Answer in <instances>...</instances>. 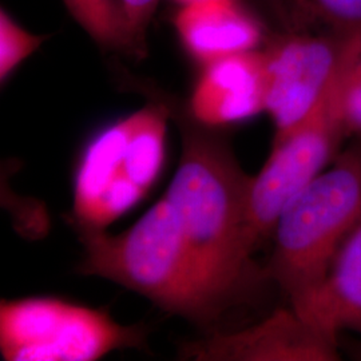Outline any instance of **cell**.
I'll return each instance as SVG.
<instances>
[{
  "mask_svg": "<svg viewBox=\"0 0 361 361\" xmlns=\"http://www.w3.org/2000/svg\"><path fill=\"white\" fill-rule=\"evenodd\" d=\"M207 126L182 128L180 165L165 193L207 288L225 310L246 285L255 247L247 231L253 177Z\"/></svg>",
  "mask_w": 361,
  "mask_h": 361,
  "instance_id": "1",
  "label": "cell"
},
{
  "mask_svg": "<svg viewBox=\"0 0 361 361\" xmlns=\"http://www.w3.org/2000/svg\"><path fill=\"white\" fill-rule=\"evenodd\" d=\"M78 229L85 246L80 273L123 285L198 325H209L224 310L198 269L166 195L123 233Z\"/></svg>",
  "mask_w": 361,
  "mask_h": 361,
  "instance_id": "2",
  "label": "cell"
},
{
  "mask_svg": "<svg viewBox=\"0 0 361 361\" xmlns=\"http://www.w3.org/2000/svg\"><path fill=\"white\" fill-rule=\"evenodd\" d=\"M361 219V146L334 159L279 216L267 276L297 305L320 288Z\"/></svg>",
  "mask_w": 361,
  "mask_h": 361,
  "instance_id": "3",
  "label": "cell"
},
{
  "mask_svg": "<svg viewBox=\"0 0 361 361\" xmlns=\"http://www.w3.org/2000/svg\"><path fill=\"white\" fill-rule=\"evenodd\" d=\"M146 329L121 325L104 310L51 297L0 305V352L7 361H92L140 347Z\"/></svg>",
  "mask_w": 361,
  "mask_h": 361,
  "instance_id": "4",
  "label": "cell"
},
{
  "mask_svg": "<svg viewBox=\"0 0 361 361\" xmlns=\"http://www.w3.org/2000/svg\"><path fill=\"white\" fill-rule=\"evenodd\" d=\"M337 82L338 78L310 116L273 138L269 158L252 180L247 231L255 249L271 237L279 216L296 194L335 159L337 147L347 135L337 104Z\"/></svg>",
  "mask_w": 361,
  "mask_h": 361,
  "instance_id": "5",
  "label": "cell"
},
{
  "mask_svg": "<svg viewBox=\"0 0 361 361\" xmlns=\"http://www.w3.org/2000/svg\"><path fill=\"white\" fill-rule=\"evenodd\" d=\"M353 35L286 31L262 49L265 113L274 138L296 128L323 102L348 55Z\"/></svg>",
  "mask_w": 361,
  "mask_h": 361,
  "instance_id": "6",
  "label": "cell"
},
{
  "mask_svg": "<svg viewBox=\"0 0 361 361\" xmlns=\"http://www.w3.org/2000/svg\"><path fill=\"white\" fill-rule=\"evenodd\" d=\"M337 344L290 307L243 331L188 344L183 356L210 361H336Z\"/></svg>",
  "mask_w": 361,
  "mask_h": 361,
  "instance_id": "7",
  "label": "cell"
},
{
  "mask_svg": "<svg viewBox=\"0 0 361 361\" xmlns=\"http://www.w3.org/2000/svg\"><path fill=\"white\" fill-rule=\"evenodd\" d=\"M189 109L194 121L207 129L238 123L265 111L262 50L234 54L202 66Z\"/></svg>",
  "mask_w": 361,
  "mask_h": 361,
  "instance_id": "8",
  "label": "cell"
},
{
  "mask_svg": "<svg viewBox=\"0 0 361 361\" xmlns=\"http://www.w3.org/2000/svg\"><path fill=\"white\" fill-rule=\"evenodd\" d=\"M174 26L186 52L201 66L259 49L264 30L237 0H204L182 6Z\"/></svg>",
  "mask_w": 361,
  "mask_h": 361,
  "instance_id": "9",
  "label": "cell"
},
{
  "mask_svg": "<svg viewBox=\"0 0 361 361\" xmlns=\"http://www.w3.org/2000/svg\"><path fill=\"white\" fill-rule=\"evenodd\" d=\"M290 307L336 341L343 331L361 336V219L336 255L323 284Z\"/></svg>",
  "mask_w": 361,
  "mask_h": 361,
  "instance_id": "10",
  "label": "cell"
},
{
  "mask_svg": "<svg viewBox=\"0 0 361 361\" xmlns=\"http://www.w3.org/2000/svg\"><path fill=\"white\" fill-rule=\"evenodd\" d=\"M129 133L123 153V171L147 192L164 166L168 134V106L146 104L128 116Z\"/></svg>",
  "mask_w": 361,
  "mask_h": 361,
  "instance_id": "11",
  "label": "cell"
},
{
  "mask_svg": "<svg viewBox=\"0 0 361 361\" xmlns=\"http://www.w3.org/2000/svg\"><path fill=\"white\" fill-rule=\"evenodd\" d=\"M286 31L361 32V0H271Z\"/></svg>",
  "mask_w": 361,
  "mask_h": 361,
  "instance_id": "12",
  "label": "cell"
},
{
  "mask_svg": "<svg viewBox=\"0 0 361 361\" xmlns=\"http://www.w3.org/2000/svg\"><path fill=\"white\" fill-rule=\"evenodd\" d=\"M63 3L78 25L101 47L140 56L123 0H63Z\"/></svg>",
  "mask_w": 361,
  "mask_h": 361,
  "instance_id": "13",
  "label": "cell"
},
{
  "mask_svg": "<svg viewBox=\"0 0 361 361\" xmlns=\"http://www.w3.org/2000/svg\"><path fill=\"white\" fill-rule=\"evenodd\" d=\"M337 104L347 134H361V32L353 35L340 73Z\"/></svg>",
  "mask_w": 361,
  "mask_h": 361,
  "instance_id": "14",
  "label": "cell"
},
{
  "mask_svg": "<svg viewBox=\"0 0 361 361\" xmlns=\"http://www.w3.org/2000/svg\"><path fill=\"white\" fill-rule=\"evenodd\" d=\"M49 38L35 35L20 26L7 10L0 11V80L4 83L13 71Z\"/></svg>",
  "mask_w": 361,
  "mask_h": 361,
  "instance_id": "15",
  "label": "cell"
},
{
  "mask_svg": "<svg viewBox=\"0 0 361 361\" xmlns=\"http://www.w3.org/2000/svg\"><path fill=\"white\" fill-rule=\"evenodd\" d=\"M159 0H123L131 34L140 56L146 54V34Z\"/></svg>",
  "mask_w": 361,
  "mask_h": 361,
  "instance_id": "16",
  "label": "cell"
},
{
  "mask_svg": "<svg viewBox=\"0 0 361 361\" xmlns=\"http://www.w3.org/2000/svg\"><path fill=\"white\" fill-rule=\"evenodd\" d=\"M182 6L185 4H192V3H197V1H204V0H177Z\"/></svg>",
  "mask_w": 361,
  "mask_h": 361,
  "instance_id": "17",
  "label": "cell"
}]
</instances>
